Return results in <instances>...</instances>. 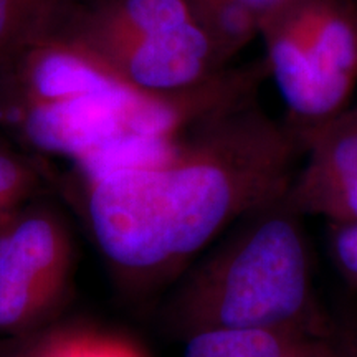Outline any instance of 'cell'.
Here are the masks:
<instances>
[{"label":"cell","mask_w":357,"mask_h":357,"mask_svg":"<svg viewBox=\"0 0 357 357\" xmlns=\"http://www.w3.org/2000/svg\"><path fill=\"white\" fill-rule=\"evenodd\" d=\"M79 0H0V66L60 29Z\"/></svg>","instance_id":"ba28073f"},{"label":"cell","mask_w":357,"mask_h":357,"mask_svg":"<svg viewBox=\"0 0 357 357\" xmlns=\"http://www.w3.org/2000/svg\"><path fill=\"white\" fill-rule=\"evenodd\" d=\"M337 357H356V356H349V354H346V352L344 351H339V354H337Z\"/></svg>","instance_id":"9a60e30c"},{"label":"cell","mask_w":357,"mask_h":357,"mask_svg":"<svg viewBox=\"0 0 357 357\" xmlns=\"http://www.w3.org/2000/svg\"><path fill=\"white\" fill-rule=\"evenodd\" d=\"M33 357H146L131 342L111 334L88 331L38 333Z\"/></svg>","instance_id":"30bf717a"},{"label":"cell","mask_w":357,"mask_h":357,"mask_svg":"<svg viewBox=\"0 0 357 357\" xmlns=\"http://www.w3.org/2000/svg\"><path fill=\"white\" fill-rule=\"evenodd\" d=\"M319 337L296 329H208L184 339L182 357H289Z\"/></svg>","instance_id":"52a82bcc"},{"label":"cell","mask_w":357,"mask_h":357,"mask_svg":"<svg viewBox=\"0 0 357 357\" xmlns=\"http://www.w3.org/2000/svg\"><path fill=\"white\" fill-rule=\"evenodd\" d=\"M166 319L182 339L208 329H296L329 337L303 215L287 195L236 222L187 268Z\"/></svg>","instance_id":"7a4b0ae2"},{"label":"cell","mask_w":357,"mask_h":357,"mask_svg":"<svg viewBox=\"0 0 357 357\" xmlns=\"http://www.w3.org/2000/svg\"><path fill=\"white\" fill-rule=\"evenodd\" d=\"M75 245L63 213L42 197L0 225V339L38 334L70 291Z\"/></svg>","instance_id":"5b68a950"},{"label":"cell","mask_w":357,"mask_h":357,"mask_svg":"<svg viewBox=\"0 0 357 357\" xmlns=\"http://www.w3.org/2000/svg\"><path fill=\"white\" fill-rule=\"evenodd\" d=\"M50 177L47 159L26 153L0 132V225L42 197Z\"/></svg>","instance_id":"9c48e42d"},{"label":"cell","mask_w":357,"mask_h":357,"mask_svg":"<svg viewBox=\"0 0 357 357\" xmlns=\"http://www.w3.org/2000/svg\"><path fill=\"white\" fill-rule=\"evenodd\" d=\"M235 2H238L240 6L247 7L250 12L255 13L261 24L263 19H266V17L271 15L273 12L280 10V8L288 6V3H291L293 0H235Z\"/></svg>","instance_id":"4fadbf2b"},{"label":"cell","mask_w":357,"mask_h":357,"mask_svg":"<svg viewBox=\"0 0 357 357\" xmlns=\"http://www.w3.org/2000/svg\"><path fill=\"white\" fill-rule=\"evenodd\" d=\"M55 33L147 93L194 88L225 70L189 0H79Z\"/></svg>","instance_id":"3957f363"},{"label":"cell","mask_w":357,"mask_h":357,"mask_svg":"<svg viewBox=\"0 0 357 357\" xmlns=\"http://www.w3.org/2000/svg\"><path fill=\"white\" fill-rule=\"evenodd\" d=\"M268 77L306 128L347 108L357 84V7L351 0H293L261 20Z\"/></svg>","instance_id":"277c9868"},{"label":"cell","mask_w":357,"mask_h":357,"mask_svg":"<svg viewBox=\"0 0 357 357\" xmlns=\"http://www.w3.org/2000/svg\"><path fill=\"white\" fill-rule=\"evenodd\" d=\"M339 347L334 346L329 337H319L314 341L307 342L305 347H301L300 351L294 352L289 357H337Z\"/></svg>","instance_id":"7c38bea8"},{"label":"cell","mask_w":357,"mask_h":357,"mask_svg":"<svg viewBox=\"0 0 357 357\" xmlns=\"http://www.w3.org/2000/svg\"><path fill=\"white\" fill-rule=\"evenodd\" d=\"M294 129L301 142V162L288 202L303 217L357 225V108Z\"/></svg>","instance_id":"8992f818"},{"label":"cell","mask_w":357,"mask_h":357,"mask_svg":"<svg viewBox=\"0 0 357 357\" xmlns=\"http://www.w3.org/2000/svg\"><path fill=\"white\" fill-rule=\"evenodd\" d=\"M331 243L339 268L357 283V225H333Z\"/></svg>","instance_id":"8fae6325"},{"label":"cell","mask_w":357,"mask_h":357,"mask_svg":"<svg viewBox=\"0 0 357 357\" xmlns=\"http://www.w3.org/2000/svg\"><path fill=\"white\" fill-rule=\"evenodd\" d=\"M301 162L296 129L257 96L204 119L144 160L70 176L89 234L114 273L149 288L236 222L283 199Z\"/></svg>","instance_id":"6da1fadb"},{"label":"cell","mask_w":357,"mask_h":357,"mask_svg":"<svg viewBox=\"0 0 357 357\" xmlns=\"http://www.w3.org/2000/svg\"><path fill=\"white\" fill-rule=\"evenodd\" d=\"M35 337H37V334L20 339H8L10 346L6 352L0 354V357H33Z\"/></svg>","instance_id":"5bb4252c"}]
</instances>
